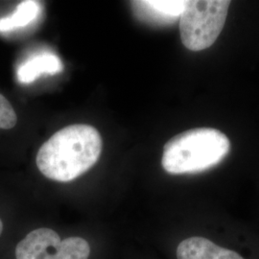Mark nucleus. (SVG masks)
<instances>
[{
    "instance_id": "1",
    "label": "nucleus",
    "mask_w": 259,
    "mask_h": 259,
    "mask_svg": "<svg viewBox=\"0 0 259 259\" xmlns=\"http://www.w3.org/2000/svg\"><path fill=\"white\" fill-rule=\"evenodd\" d=\"M103 148L99 132L91 125L76 124L54 134L37 152L40 173L60 183L82 176L98 161Z\"/></svg>"
},
{
    "instance_id": "2",
    "label": "nucleus",
    "mask_w": 259,
    "mask_h": 259,
    "mask_svg": "<svg viewBox=\"0 0 259 259\" xmlns=\"http://www.w3.org/2000/svg\"><path fill=\"white\" fill-rule=\"evenodd\" d=\"M231 141L221 131L196 128L170 139L163 148L161 165L168 174H198L221 163L230 154Z\"/></svg>"
},
{
    "instance_id": "3",
    "label": "nucleus",
    "mask_w": 259,
    "mask_h": 259,
    "mask_svg": "<svg viewBox=\"0 0 259 259\" xmlns=\"http://www.w3.org/2000/svg\"><path fill=\"white\" fill-rule=\"evenodd\" d=\"M231 1H186L180 18L183 45L188 50L202 51L216 41L226 23Z\"/></svg>"
},
{
    "instance_id": "4",
    "label": "nucleus",
    "mask_w": 259,
    "mask_h": 259,
    "mask_svg": "<svg viewBox=\"0 0 259 259\" xmlns=\"http://www.w3.org/2000/svg\"><path fill=\"white\" fill-rule=\"evenodd\" d=\"M91 247L81 237L62 240L51 229L39 228L19 242L16 248L17 259H89Z\"/></svg>"
},
{
    "instance_id": "5",
    "label": "nucleus",
    "mask_w": 259,
    "mask_h": 259,
    "mask_svg": "<svg viewBox=\"0 0 259 259\" xmlns=\"http://www.w3.org/2000/svg\"><path fill=\"white\" fill-rule=\"evenodd\" d=\"M177 259H246L237 250L227 248L205 236H190L180 242Z\"/></svg>"
},
{
    "instance_id": "6",
    "label": "nucleus",
    "mask_w": 259,
    "mask_h": 259,
    "mask_svg": "<svg viewBox=\"0 0 259 259\" xmlns=\"http://www.w3.org/2000/svg\"><path fill=\"white\" fill-rule=\"evenodd\" d=\"M186 1L150 0L133 1L132 7L139 19L152 24L167 25L180 19Z\"/></svg>"
},
{
    "instance_id": "7",
    "label": "nucleus",
    "mask_w": 259,
    "mask_h": 259,
    "mask_svg": "<svg viewBox=\"0 0 259 259\" xmlns=\"http://www.w3.org/2000/svg\"><path fill=\"white\" fill-rule=\"evenodd\" d=\"M62 70L63 64L59 57L49 52H42L30 58L19 66L18 78L21 83H32L41 75L55 74Z\"/></svg>"
},
{
    "instance_id": "8",
    "label": "nucleus",
    "mask_w": 259,
    "mask_h": 259,
    "mask_svg": "<svg viewBox=\"0 0 259 259\" xmlns=\"http://www.w3.org/2000/svg\"><path fill=\"white\" fill-rule=\"evenodd\" d=\"M40 12V5L36 1H23L16 11L5 19H0V32H9L27 26Z\"/></svg>"
},
{
    "instance_id": "9",
    "label": "nucleus",
    "mask_w": 259,
    "mask_h": 259,
    "mask_svg": "<svg viewBox=\"0 0 259 259\" xmlns=\"http://www.w3.org/2000/svg\"><path fill=\"white\" fill-rule=\"evenodd\" d=\"M18 122L17 113L11 103L0 94V129H13Z\"/></svg>"
},
{
    "instance_id": "10",
    "label": "nucleus",
    "mask_w": 259,
    "mask_h": 259,
    "mask_svg": "<svg viewBox=\"0 0 259 259\" xmlns=\"http://www.w3.org/2000/svg\"><path fill=\"white\" fill-rule=\"evenodd\" d=\"M2 232H3V223H2L1 219H0V235H1Z\"/></svg>"
}]
</instances>
